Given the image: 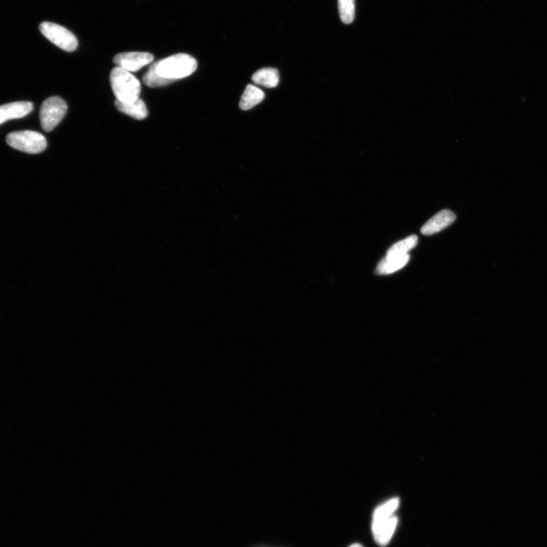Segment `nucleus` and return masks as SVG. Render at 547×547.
<instances>
[{"label": "nucleus", "instance_id": "1", "mask_svg": "<svg viewBox=\"0 0 547 547\" xmlns=\"http://www.w3.org/2000/svg\"><path fill=\"white\" fill-rule=\"evenodd\" d=\"M151 67L163 79L172 83L195 73L198 63L193 56L186 54H179L155 62Z\"/></svg>", "mask_w": 547, "mask_h": 547}, {"label": "nucleus", "instance_id": "2", "mask_svg": "<svg viewBox=\"0 0 547 547\" xmlns=\"http://www.w3.org/2000/svg\"><path fill=\"white\" fill-rule=\"evenodd\" d=\"M110 84L117 101L130 103L139 98L140 82L126 70L119 67L113 69L110 73Z\"/></svg>", "mask_w": 547, "mask_h": 547}, {"label": "nucleus", "instance_id": "3", "mask_svg": "<svg viewBox=\"0 0 547 547\" xmlns=\"http://www.w3.org/2000/svg\"><path fill=\"white\" fill-rule=\"evenodd\" d=\"M6 141L10 147L28 154H39L47 146L46 138L42 134L30 130L10 133Z\"/></svg>", "mask_w": 547, "mask_h": 547}, {"label": "nucleus", "instance_id": "4", "mask_svg": "<svg viewBox=\"0 0 547 547\" xmlns=\"http://www.w3.org/2000/svg\"><path fill=\"white\" fill-rule=\"evenodd\" d=\"M67 104L61 97H49L42 104L40 124L45 132H51L62 121L67 112Z\"/></svg>", "mask_w": 547, "mask_h": 547}, {"label": "nucleus", "instance_id": "5", "mask_svg": "<svg viewBox=\"0 0 547 547\" xmlns=\"http://www.w3.org/2000/svg\"><path fill=\"white\" fill-rule=\"evenodd\" d=\"M40 31L44 36L63 51H75L78 47V40L75 35L67 28L52 23H43Z\"/></svg>", "mask_w": 547, "mask_h": 547}, {"label": "nucleus", "instance_id": "6", "mask_svg": "<svg viewBox=\"0 0 547 547\" xmlns=\"http://www.w3.org/2000/svg\"><path fill=\"white\" fill-rule=\"evenodd\" d=\"M399 518L395 515L387 517H373L372 533L376 544L387 546L396 530Z\"/></svg>", "mask_w": 547, "mask_h": 547}, {"label": "nucleus", "instance_id": "7", "mask_svg": "<svg viewBox=\"0 0 547 547\" xmlns=\"http://www.w3.org/2000/svg\"><path fill=\"white\" fill-rule=\"evenodd\" d=\"M153 61L152 54L142 52L119 54L113 58V62L117 67L124 69L130 73L137 72L142 67L152 63Z\"/></svg>", "mask_w": 547, "mask_h": 547}, {"label": "nucleus", "instance_id": "8", "mask_svg": "<svg viewBox=\"0 0 547 547\" xmlns=\"http://www.w3.org/2000/svg\"><path fill=\"white\" fill-rule=\"evenodd\" d=\"M33 104L28 102H18L0 106V125L11 119L26 117L32 112Z\"/></svg>", "mask_w": 547, "mask_h": 547}, {"label": "nucleus", "instance_id": "9", "mask_svg": "<svg viewBox=\"0 0 547 547\" xmlns=\"http://www.w3.org/2000/svg\"><path fill=\"white\" fill-rule=\"evenodd\" d=\"M456 216L450 210H443L432 217L421 229L423 235L430 236L439 233L456 221Z\"/></svg>", "mask_w": 547, "mask_h": 547}, {"label": "nucleus", "instance_id": "10", "mask_svg": "<svg viewBox=\"0 0 547 547\" xmlns=\"http://www.w3.org/2000/svg\"><path fill=\"white\" fill-rule=\"evenodd\" d=\"M115 104L119 111L134 119L141 120L146 119L148 115L147 106L140 98L130 103L116 101Z\"/></svg>", "mask_w": 547, "mask_h": 547}, {"label": "nucleus", "instance_id": "11", "mask_svg": "<svg viewBox=\"0 0 547 547\" xmlns=\"http://www.w3.org/2000/svg\"><path fill=\"white\" fill-rule=\"evenodd\" d=\"M255 84L268 89L278 86L280 81L279 72L274 68H264L257 71L252 77Z\"/></svg>", "mask_w": 547, "mask_h": 547}, {"label": "nucleus", "instance_id": "12", "mask_svg": "<svg viewBox=\"0 0 547 547\" xmlns=\"http://www.w3.org/2000/svg\"><path fill=\"white\" fill-rule=\"evenodd\" d=\"M265 93L260 89L248 84L240 102V108L243 110H251L264 100Z\"/></svg>", "mask_w": 547, "mask_h": 547}, {"label": "nucleus", "instance_id": "13", "mask_svg": "<svg viewBox=\"0 0 547 547\" xmlns=\"http://www.w3.org/2000/svg\"><path fill=\"white\" fill-rule=\"evenodd\" d=\"M417 243L418 238L416 235L410 236L391 247L387 252L386 258L392 259L404 257V255H408L409 251L416 247Z\"/></svg>", "mask_w": 547, "mask_h": 547}, {"label": "nucleus", "instance_id": "14", "mask_svg": "<svg viewBox=\"0 0 547 547\" xmlns=\"http://www.w3.org/2000/svg\"><path fill=\"white\" fill-rule=\"evenodd\" d=\"M410 260V255H404L402 257L383 259L376 268V272L379 275L393 274L406 266Z\"/></svg>", "mask_w": 547, "mask_h": 547}, {"label": "nucleus", "instance_id": "15", "mask_svg": "<svg viewBox=\"0 0 547 547\" xmlns=\"http://www.w3.org/2000/svg\"><path fill=\"white\" fill-rule=\"evenodd\" d=\"M340 20L346 25L353 23L355 18V0H338Z\"/></svg>", "mask_w": 547, "mask_h": 547}, {"label": "nucleus", "instance_id": "16", "mask_svg": "<svg viewBox=\"0 0 547 547\" xmlns=\"http://www.w3.org/2000/svg\"><path fill=\"white\" fill-rule=\"evenodd\" d=\"M399 505L400 500L399 498L391 500L376 508L374 511L373 517L392 516L395 515Z\"/></svg>", "mask_w": 547, "mask_h": 547}, {"label": "nucleus", "instance_id": "17", "mask_svg": "<svg viewBox=\"0 0 547 547\" xmlns=\"http://www.w3.org/2000/svg\"><path fill=\"white\" fill-rule=\"evenodd\" d=\"M143 82L147 86L150 88L165 86V85L170 84V82L165 79H163V78L156 73L154 69L152 67L148 69V72L144 75Z\"/></svg>", "mask_w": 547, "mask_h": 547}, {"label": "nucleus", "instance_id": "18", "mask_svg": "<svg viewBox=\"0 0 547 547\" xmlns=\"http://www.w3.org/2000/svg\"><path fill=\"white\" fill-rule=\"evenodd\" d=\"M348 547H364V546L360 544H354Z\"/></svg>", "mask_w": 547, "mask_h": 547}]
</instances>
